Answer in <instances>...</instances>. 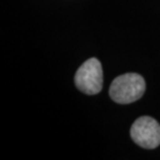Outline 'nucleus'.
Returning <instances> with one entry per match:
<instances>
[{"mask_svg":"<svg viewBox=\"0 0 160 160\" xmlns=\"http://www.w3.org/2000/svg\"><path fill=\"white\" fill-rule=\"evenodd\" d=\"M145 92V79L136 73H127L119 76L109 88L110 98L119 104H129L139 100Z\"/></svg>","mask_w":160,"mask_h":160,"instance_id":"f257e3e1","label":"nucleus"},{"mask_svg":"<svg viewBox=\"0 0 160 160\" xmlns=\"http://www.w3.org/2000/svg\"><path fill=\"white\" fill-rule=\"evenodd\" d=\"M75 84L86 95H96L103 86V70L101 62L92 57L83 62L75 74Z\"/></svg>","mask_w":160,"mask_h":160,"instance_id":"f03ea898","label":"nucleus"},{"mask_svg":"<svg viewBox=\"0 0 160 160\" xmlns=\"http://www.w3.org/2000/svg\"><path fill=\"white\" fill-rule=\"evenodd\" d=\"M130 135L142 148L155 149L160 146V125L151 117H140L131 126Z\"/></svg>","mask_w":160,"mask_h":160,"instance_id":"7ed1b4c3","label":"nucleus"}]
</instances>
